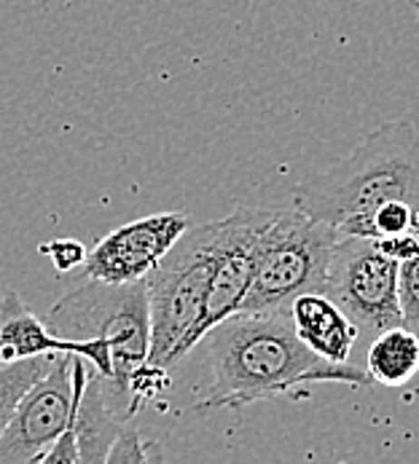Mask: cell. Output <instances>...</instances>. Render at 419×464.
<instances>
[{"label":"cell","mask_w":419,"mask_h":464,"mask_svg":"<svg viewBox=\"0 0 419 464\" xmlns=\"http://www.w3.org/2000/svg\"><path fill=\"white\" fill-rule=\"evenodd\" d=\"M208 343L210 387L197 411L242 408L258 400L307 398L304 384L371 387L368 371L331 362L301 341L290 314L237 312L202 338Z\"/></svg>","instance_id":"obj_1"},{"label":"cell","mask_w":419,"mask_h":464,"mask_svg":"<svg viewBox=\"0 0 419 464\" xmlns=\"http://www.w3.org/2000/svg\"><path fill=\"white\" fill-rule=\"evenodd\" d=\"M387 201L419 209V127L387 121L365 134L345 159L312 169L293 191V207L323 220L339 237H371V215Z\"/></svg>","instance_id":"obj_2"},{"label":"cell","mask_w":419,"mask_h":464,"mask_svg":"<svg viewBox=\"0 0 419 464\" xmlns=\"http://www.w3.org/2000/svg\"><path fill=\"white\" fill-rule=\"evenodd\" d=\"M218 245L220 220L191 226L145 276L151 306V365L170 371L202 343V320L208 312Z\"/></svg>","instance_id":"obj_3"},{"label":"cell","mask_w":419,"mask_h":464,"mask_svg":"<svg viewBox=\"0 0 419 464\" xmlns=\"http://www.w3.org/2000/svg\"><path fill=\"white\" fill-rule=\"evenodd\" d=\"M46 325L70 341H111L113 379L105 382L119 413L132 421L130 379L142 362H148L151 352L148 282L140 279L127 285H105L97 279H86L52 306Z\"/></svg>","instance_id":"obj_4"},{"label":"cell","mask_w":419,"mask_h":464,"mask_svg":"<svg viewBox=\"0 0 419 464\" xmlns=\"http://www.w3.org/2000/svg\"><path fill=\"white\" fill-rule=\"evenodd\" d=\"M339 231L301 209H272L258 245L256 276L239 312L290 314L301 293H323Z\"/></svg>","instance_id":"obj_5"},{"label":"cell","mask_w":419,"mask_h":464,"mask_svg":"<svg viewBox=\"0 0 419 464\" xmlns=\"http://www.w3.org/2000/svg\"><path fill=\"white\" fill-rule=\"evenodd\" d=\"M398 266L371 237H342L334 247L323 293L347 314L360 341L404 325L398 304Z\"/></svg>","instance_id":"obj_6"},{"label":"cell","mask_w":419,"mask_h":464,"mask_svg":"<svg viewBox=\"0 0 419 464\" xmlns=\"http://www.w3.org/2000/svg\"><path fill=\"white\" fill-rule=\"evenodd\" d=\"M89 379L83 357L57 354L49 373L19 400L0 435V464H38L57 438L73 427V416Z\"/></svg>","instance_id":"obj_7"},{"label":"cell","mask_w":419,"mask_h":464,"mask_svg":"<svg viewBox=\"0 0 419 464\" xmlns=\"http://www.w3.org/2000/svg\"><path fill=\"white\" fill-rule=\"evenodd\" d=\"M191 228V218L183 212H159L132 220L108 237H102L81 266L86 279L105 285H127L145 279L170 247Z\"/></svg>","instance_id":"obj_8"},{"label":"cell","mask_w":419,"mask_h":464,"mask_svg":"<svg viewBox=\"0 0 419 464\" xmlns=\"http://www.w3.org/2000/svg\"><path fill=\"white\" fill-rule=\"evenodd\" d=\"M272 209L237 207L229 218L220 220V245L215 258V274L210 285L208 312L202 320V338L218 323L237 314L245 304V295L256 276L258 245L267 228Z\"/></svg>","instance_id":"obj_9"},{"label":"cell","mask_w":419,"mask_h":464,"mask_svg":"<svg viewBox=\"0 0 419 464\" xmlns=\"http://www.w3.org/2000/svg\"><path fill=\"white\" fill-rule=\"evenodd\" d=\"M41 354H70L83 357L105 379H113V357L108 338L70 341L52 331L46 323L33 314L14 290H5L0 298V362H14Z\"/></svg>","instance_id":"obj_10"},{"label":"cell","mask_w":419,"mask_h":464,"mask_svg":"<svg viewBox=\"0 0 419 464\" xmlns=\"http://www.w3.org/2000/svg\"><path fill=\"white\" fill-rule=\"evenodd\" d=\"M290 320L301 341L331 362H349V352L360 341L352 320L320 290L301 293L290 304Z\"/></svg>","instance_id":"obj_11"},{"label":"cell","mask_w":419,"mask_h":464,"mask_svg":"<svg viewBox=\"0 0 419 464\" xmlns=\"http://www.w3.org/2000/svg\"><path fill=\"white\" fill-rule=\"evenodd\" d=\"M124 416L113 405L108 382L100 371L89 368V379L83 387V395L78 402V411L73 416V432L78 443L81 464H105L108 451L124 427Z\"/></svg>","instance_id":"obj_12"},{"label":"cell","mask_w":419,"mask_h":464,"mask_svg":"<svg viewBox=\"0 0 419 464\" xmlns=\"http://www.w3.org/2000/svg\"><path fill=\"white\" fill-rule=\"evenodd\" d=\"M365 371L374 384L404 387L419 373V335L406 325H395L371 338Z\"/></svg>","instance_id":"obj_13"},{"label":"cell","mask_w":419,"mask_h":464,"mask_svg":"<svg viewBox=\"0 0 419 464\" xmlns=\"http://www.w3.org/2000/svg\"><path fill=\"white\" fill-rule=\"evenodd\" d=\"M57 354H41V357H24L14 362H0V435L5 432L19 400L24 392L49 373Z\"/></svg>","instance_id":"obj_14"},{"label":"cell","mask_w":419,"mask_h":464,"mask_svg":"<svg viewBox=\"0 0 419 464\" xmlns=\"http://www.w3.org/2000/svg\"><path fill=\"white\" fill-rule=\"evenodd\" d=\"M371 223H374V239L404 234V231H419V209L406 201H387L374 209Z\"/></svg>","instance_id":"obj_15"},{"label":"cell","mask_w":419,"mask_h":464,"mask_svg":"<svg viewBox=\"0 0 419 464\" xmlns=\"http://www.w3.org/2000/svg\"><path fill=\"white\" fill-rule=\"evenodd\" d=\"M398 304L404 325L419 335V253L398 266Z\"/></svg>","instance_id":"obj_16"},{"label":"cell","mask_w":419,"mask_h":464,"mask_svg":"<svg viewBox=\"0 0 419 464\" xmlns=\"http://www.w3.org/2000/svg\"><path fill=\"white\" fill-rule=\"evenodd\" d=\"M153 457H156V454H151V451L145 449V443H142L138 430H135L130 421H124V427L119 430V435H116L111 451H108L105 464H142L151 462Z\"/></svg>","instance_id":"obj_17"},{"label":"cell","mask_w":419,"mask_h":464,"mask_svg":"<svg viewBox=\"0 0 419 464\" xmlns=\"http://www.w3.org/2000/svg\"><path fill=\"white\" fill-rule=\"evenodd\" d=\"M44 256H49L52 266L60 271V274H68V271H75L81 268L89 250L78 242V239H54V242H46L38 247Z\"/></svg>","instance_id":"obj_18"},{"label":"cell","mask_w":419,"mask_h":464,"mask_svg":"<svg viewBox=\"0 0 419 464\" xmlns=\"http://www.w3.org/2000/svg\"><path fill=\"white\" fill-rule=\"evenodd\" d=\"M376 245H379V250L387 258H393L395 264H404V261L414 258L419 253V231H404V234L379 237Z\"/></svg>","instance_id":"obj_19"},{"label":"cell","mask_w":419,"mask_h":464,"mask_svg":"<svg viewBox=\"0 0 419 464\" xmlns=\"http://www.w3.org/2000/svg\"><path fill=\"white\" fill-rule=\"evenodd\" d=\"M41 464H81V454H78V443H75V432L73 427H68L57 443L44 454Z\"/></svg>","instance_id":"obj_20"},{"label":"cell","mask_w":419,"mask_h":464,"mask_svg":"<svg viewBox=\"0 0 419 464\" xmlns=\"http://www.w3.org/2000/svg\"><path fill=\"white\" fill-rule=\"evenodd\" d=\"M412 8H414V14H417L419 19V0H412Z\"/></svg>","instance_id":"obj_21"}]
</instances>
